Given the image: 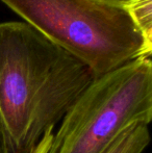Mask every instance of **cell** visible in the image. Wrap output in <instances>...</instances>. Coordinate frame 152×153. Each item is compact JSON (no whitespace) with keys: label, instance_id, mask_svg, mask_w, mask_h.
Listing matches in <instances>:
<instances>
[{"label":"cell","instance_id":"cell-1","mask_svg":"<svg viewBox=\"0 0 152 153\" xmlns=\"http://www.w3.org/2000/svg\"><path fill=\"white\" fill-rule=\"evenodd\" d=\"M95 79L25 22L0 23V140L4 153H45L54 129Z\"/></svg>","mask_w":152,"mask_h":153},{"label":"cell","instance_id":"cell-2","mask_svg":"<svg viewBox=\"0 0 152 153\" xmlns=\"http://www.w3.org/2000/svg\"><path fill=\"white\" fill-rule=\"evenodd\" d=\"M26 24L85 65L97 78L151 56L130 17L91 0H0Z\"/></svg>","mask_w":152,"mask_h":153},{"label":"cell","instance_id":"cell-3","mask_svg":"<svg viewBox=\"0 0 152 153\" xmlns=\"http://www.w3.org/2000/svg\"><path fill=\"white\" fill-rule=\"evenodd\" d=\"M152 120V62L139 57L95 78L59 124L45 153H104L134 122Z\"/></svg>","mask_w":152,"mask_h":153},{"label":"cell","instance_id":"cell-4","mask_svg":"<svg viewBox=\"0 0 152 153\" xmlns=\"http://www.w3.org/2000/svg\"><path fill=\"white\" fill-rule=\"evenodd\" d=\"M150 140L148 123L134 122L118 135L104 153H143Z\"/></svg>","mask_w":152,"mask_h":153},{"label":"cell","instance_id":"cell-5","mask_svg":"<svg viewBox=\"0 0 152 153\" xmlns=\"http://www.w3.org/2000/svg\"><path fill=\"white\" fill-rule=\"evenodd\" d=\"M124 10L147 46L152 48V0H133Z\"/></svg>","mask_w":152,"mask_h":153},{"label":"cell","instance_id":"cell-6","mask_svg":"<svg viewBox=\"0 0 152 153\" xmlns=\"http://www.w3.org/2000/svg\"><path fill=\"white\" fill-rule=\"evenodd\" d=\"M93 2H97L99 4H103L106 6H110V7L115 8H125V6H127L130 2H132L133 0H91Z\"/></svg>","mask_w":152,"mask_h":153},{"label":"cell","instance_id":"cell-7","mask_svg":"<svg viewBox=\"0 0 152 153\" xmlns=\"http://www.w3.org/2000/svg\"><path fill=\"white\" fill-rule=\"evenodd\" d=\"M0 153H4V149H3V146H2L1 140H0Z\"/></svg>","mask_w":152,"mask_h":153}]
</instances>
